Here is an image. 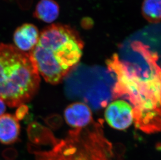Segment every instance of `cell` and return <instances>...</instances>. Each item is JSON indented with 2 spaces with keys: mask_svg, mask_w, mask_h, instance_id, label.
<instances>
[{
  "mask_svg": "<svg viewBox=\"0 0 161 160\" xmlns=\"http://www.w3.org/2000/svg\"><path fill=\"white\" fill-rule=\"evenodd\" d=\"M6 109V107H5V103L0 99V116L3 115V113L5 112Z\"/></svg>",
  "mask_w": 161,
  "mask_h": 160,
  "instance_id": "obj_12",
  "label": "cell"
},
{
  "mask_svg": "<svg viewBox=\"0 0 161 160\" xmlns=\"http://www.w3.org/2000/svg\"><path fill=\"white\" fill-rule=\"evenodd\" d=\"M93 21L90 18H86L82 19L81 25L82 27L85 29H89L92 26Z\"/></svg>",
  "mask_w": 161,
  "mask_h": 160,
  "instance_id": "obj_11",
  "label": "cell"
},
{
  "mask_svg": "<svg viewBox=\"0 0 161 160\" xmlns=\"http://www.w3.org/2000/svg\"><path fill=\"white\" fill-rule=\"evenodd\" d=\"M105 117L108 124L118 130H125L134 121L131 106L123 100L110 104L105 110Z\"/></svg>",
  "mask_w": 161,
  "mask_h": 160,
  "instance_id": "obj_5",
  "label": "cell"
},
{
  "mask_svg": "<svg viewBox=\"0 0 161 160\" xmlns=\"http://www.w3.org/2000/svg\"><path fill=\"white\" fill-rule=\"evenodd\" d=\"M40 80L29 54L0 44V99L11 107L21 106L34 96Z\"/></svg>",
  "mask_w": 161,
  "mask_h": 160,
  "instance_id": "obj_3",
  "label": "cell"
},
{
  "mask_svg": "<svg viewBox=\"0 0 161 160\" xmlns=\"http://www.w3.org/2000/svg\"><path fill=\"white\" fill-rule=\"evenodd\" d=\"M65 118L70 126L85 128L91 123L92 113L89 108L84 103H74L65 109Z\"/></svg>",
  "mask_w": 161,
  "mask_h": 160,
  "instance_id": "obj_7",
  "label": "cell"
},
{
  "mask_svg": "<svg viewBox=\"0 0 161 160\" xmlns=\"http://www.w3.org/2000/svg\"><path fill=\"white\" fill-rule=\"evenodd\" d=\"M161 0H144L142 5V14L151 23L157 24L161 20Z\"/></svg>",
  "mask_w": 161,
  "mask_h": 160,
  "instance_id": "obj_10",
  "label": "cell"
},
{
  "mask_svg": "<svg viewBox=\"0 0 161 160\" xmlns=\"http://www.w3.org/2000/svg\"><path fill=\"white\" fill-rule=\"evenodd\" d=\"M83 47L72 28L53 24L40 33L38 43L28 54L44 80L56 84L79 62Z\"/></svg>",
  "mask_w": 161,
  "mask_h": 160,
  "instance_id": "obj_2",
  "label": "cell"
},
{
  "mask_svg": "<svg viewBox=\"0 0 161 160\" xmlns=\"http://www.w3.org/2000/svg\"><path fill=\"white\" fill-rule=\"evenodd\" d=\"M20 126L16 116L9 114L0 116V142L13 144L18 139Z\"/></svg>",
  "mask_w": 161,
  "mask_h": 160,
  "instance_id": "obj_8",
  "label": "cell"
},
{
  "mask_svg": "<svg viewBox=\"0 0 161 160\" xmlns=\"http://www.w3.org/2000/svg\"><path fill=\"white\" fill-rule=\"evenodd\" d=\"M39 36L36 26L31 24H25L16 29L13 35V40L16 48L26 53L30 52L35 47Z\"/></svg>",
  "mask_w": 161,
  "mask_h": 160,
  "instance_id": "obj_6",
  "label": "cell"
},
{
  "mask_svg": "<svg viewBox=\"0 0 161 160\" xmlns=\"http://www.w3.org/2000/svg\"><path fill=\"white\" fill-rule=\"evenodd\" d=\"M140 45L145 59L143 65L120 60L117 54L107 64L116 79L114 97L130 103L136 127L150 134L161 129V69L157 55Z\"/></svg>",
  "mask_w": 161,
  "mask_h": 160,
  "instance_id": "obj_1",
  "label": "cell"
},
{
  "mask_svg": "<svg viewBox=\"0 0 161 160\" xmlns=\"http://www.w3.org/2000/svg\"><path fill=\"white\" fill-rule=\"evenodd\" d=\"M48 151L35 153L36 160H114L112 144L101 123L75 128L64 139H55Z\"/></svg>",
  "mask_w": 161,
  "mask_h": 160,
  "instance_id": "obj_4",
  "label": "cell"
},
{
  "mask_svg": "<svg viewBox=\"0 0 161 160\" xmlns=\"http://www.w3.org/2000/svg\"><path fill=\"white\" fill-rule=\"evenodd\" d=\"M59 5L54 0H40L36 5L34 16L47 23L54 21L59 15Z\"/></svg>",
  "mask_w": 161,
  "mask_h": 160,
  "instance_id": "obj_9",
  "label": "cell"
}]
</instances>
